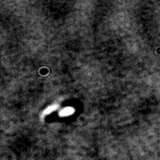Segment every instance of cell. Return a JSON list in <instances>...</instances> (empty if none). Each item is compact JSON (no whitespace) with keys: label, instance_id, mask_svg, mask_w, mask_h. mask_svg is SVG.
Returning a JSON list of instances; mask_svg holds the SVG:
<instances>
[{"label":"cell","instance_id":"1","mask_svg":"<svg viewBox=\"0 0 160 160\" xmlns=\"http://www.w3.org/2000/svg\"><path fill=\"white\" fill-rule=\"evenodd\" d=\"M74 109L72 107H66L64 108L63 110H61L60 112V115L62 117H66V116L71 115L72 114H74Z\"/></svg>","mask_w":160,"mask_h":160},{"label":"cell","instance_id":"2","mask_svg":"<svg viewBox=\"0 0 160 160\" xmlns=\"http://www.w3.org/2000/svg\"><path fill=\"white\" fill-rule=\"evenodd\" d=\"M57 105H50V106H48V107L47 108L46 110L43 111V113H42V116L43 117V116L45 115H48V114H51L52 112H53L54 110H57Z\"/></svg>","mask_w":160,"mask_h":160}]
</instances>
